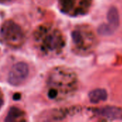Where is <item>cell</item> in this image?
Instances as JSON below:
<instances>
[{"instance_id": "cell-9", "label": "cell", "mask_w": 122, "mask_h": 122, "mask_svg": "<svg viewBox=\"0 0 122 122\" xmlns=\"http://www.w3.org/2000/svg\"><path fill=\"white\" fill-rule=\"evenodd\" d=\"M109 25H110L114 30H116L119 24V15L117 9L115 7H112L107 14Z\"/></svg>"}, {"instance_id": "cell-4", "label": "cell", "mask_w": 122, "mask_h": 122, "mask_svg": "<svg viewBox=\"0 0 122 122\" xmlns=\"http://www.w3.org/2000/svg\"><path fill=\"white\" fill-rule=\"evenodd\" d=\"M59 2L61 10L72 16L85 13L91 4V0H59Z\"/></svg>"}, {"instance_id": "cell-1", "label": "cell", "mask_w": 122, "mask_h": 122, "mask_svg": "<svg viewBox=\"0 0 122 122\" xmlns=\"http://www.w3.org/2000/svg\"><path fill=\"white\" fill-rule=\"evenodd\" d=\"M76 84V76L72 71L65 68H56L46 79V95L51 100H62L74 91Z\"/></svg>"}, {"instance_id": "cell-8", "label": "cell", "mask_w": 122, "mask_h": 122, "mask_svg": "<svg viewBox=\"0 0 122 122\" xmlns=\"http://www.w3.org/2000/svg\"><path fill=\"white\" fill-rule=\"evenodd\" d=\"M5 121L6 122H21L25 121L24 112L18 108L13 107L10 109L7 117Z\"/></svg>"}, {"instance_id": "cell-3", "label": "cell", "mask_w": 122, "mask_h": 122, "mask_svg": "<svg viewBox=\"0 0 122 122\" xmlns=\"http://www.w3.org/2000/svg\"><path fill=\"white\" fill-rule=\"evenodd\" d=\"M0 39L6 45L17 48L25 41V34L22 28L14 21L7 20L1 26Z\"/></svg>"}, {"instance_id": "cell-10", "label": "cell", "mask_w": 122, "mask_h": 122, "mask_svg": "<svg viewBox=\"0 0 122 122\" xmlns=\"http://www.w3.org/2000/svg\"><path fill=\"white\" fill-rule=\"evenodd\" d=\"M115 30L109 24H102L99 29H98V32L99 34L102 36H108L112 34Z\"/></svg>"}, {"instance_id": "cell-12", "label": "cell", "mask_w": 122, "mask_h": 122, "mask_svg": "<svg viewBox=\"0 0 122 122\" xmlns=\"http://www.w3.org/2000/svg\"><path fill=\"white\" fill-rule=\"evenodd\" d=\"M10 0H0V2H7L9 1Z\"/></svg>"}, {"instance_id": "cell-7", "label": "cell", "mask_w": 122, "mask_h": 122, "mask_svg": "<svg viewBox=\"0 0 122 122\" xmlns=\"http://www.w3.org/2000/svg\"><path fill=\"white\" fill-rule=\"evenodd\" d=\"M107 92L106 90L102 89H97L92 91L89 94V97L90 102L94 104L99 103L100 102H103L107 100Z\"/></svg>"}, {"instance_id": "cell-11", "label": "cell", "mask_w": 122, "mask_h": 122, "mask_svg": "<svg viewBox=\"0 0 122 122\" xmlns=\"http://www.w3.org/2000/svg\"><path fill=\"white\" fill-rule=\"evenodd\" d=\"M3 103H4V97H3L1 91L0 90V109L1 108V107L3 105Z\"/></svg>"}, {"instance_id": "cell-6", "label": "cell", "mask_w": 122, "mask_h": 122, "mask_svg": "<svg viewBox=\"0 0 122 122\" xmlns=\"http://www.w3.org/2000/svg\"><path fill=\"white\" fill-rule=\"evenodd\" d=\"M96 112L99 116L112 119H122V109L114 107H108L99 109L96 110Z\"/></svg>"}, {"instance_id": "cell-5", "label": "cell", "mask_w": 122, "mask_h": 122, "mask_svg": "<svg viewBox=\"0 0 122 122\" xmlns=\"http://www.w3.org/2000/svg\"><path fill=\"white\" fill-rule=\"evenodd\" d=\"M29 75L28 65L24 62H19L13 66L9 74V81L14 86L21 84Z\"/></svg>"}, {"instance_id": "cell-2", "label": "cell", "mask_w": 122, "mask_h": 122, "mask_svg": "<svg viewBox=\"0 0 122 122\" xmlns=\"http://www.w3.org/2000/svg\"><path fill=\"white\" fill-rule=\"evenodd\" d=\"M34 41L36 48L45 55L59 54L65 45L61 32L52 25L39 26L34 33Z\"/></svg>"}]
</instances>
